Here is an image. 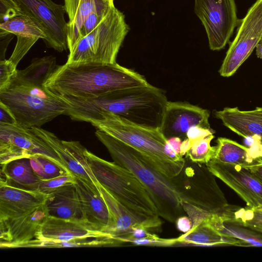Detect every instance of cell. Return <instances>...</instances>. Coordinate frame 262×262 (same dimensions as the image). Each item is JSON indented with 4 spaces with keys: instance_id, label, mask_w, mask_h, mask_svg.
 I'll return each instance as SVG.
<instances>
[{
    "instance_id": "obj_1",
    "label": "cell",
    "mask_w": 262,
    "mask_h": 262,
    "mask_svg": "<svg viewBox=\"0 0 262 262\" xmlns=\"http://www.w3.org/2000/svg\"><path fill=\"white\" fill-rule=\"evenodd\" d=\"M69 108L66 115L89 122L112 113L144 126L159 128L168 102L163 90L150 84L108 92L93 98L61 96Z\"/></svg>"
},
{
    "instance_id": "obj_2",
    "label": "cell",
    "mask_w": 262,
    "mask_h": 262,
    "mask_svg": "<svg viewBox=\"0 0 262 262\" xmlns=\"http://www.w3.org/2000/svg\"><path fill=\"white\" fill-rule=\"evenodd\" d=\"M95 134L114 162L131 171L144 185L159 216L174 223L184 215L182 203L188 202L189 189L184 167L177 176L167 177L154 169L144 156L134 148L100 129H97Z\"/></svg>"
},
{
    "instance_id": "obj_3",
    "label": "cell",
    "mask_w": 262,
    "mask_h": 262,
    "mask_svg": "<svg viewBox=\"0 0 262 262\" xmlns=\"http://www.w3.org/2000/svg\"><path fill=\"white\" fill-rule=\"evenodd\" d=\"M148 84L143 76L117 63H66L57 65L44 86L59 96L87 98Z\"/></svg>"
},
{
    "instance_id": "obj_4",
    "label": "cell",
    "mask_w": 262,
    "mask_h": 262,
    "mask_svg": "<svg viewBox=\"0 0 262 262\" xmlns=\"http://www.w3.org/2000/svg\"><path fill=\"white\" fill-rule=\"evenodd\" d=\"M89 123L139 151L154 169L167 177L177 176L185 166V157L175 151L159 128L135 124L112 113L103 114Z\"/></svg>"
},
{
    "instance_id": "obj_5",
    "label": "cell",
    "mask_w": 262,
    "mask_h": 262,
    "mask_svg": "<svg viewBox=\"0 0 262 262\" xmlns=\"http://www.w3.org/2000/svg\"><path fill=\"white\" fill-rule=\"evenodd\" d=\"M16 73L0 90V102L10 110L18 125L26 128L41 127L58 116L66 115L69 106L61 97Z\"/></svg>"
},
{
    "instance_id": "obj_6",
    "label": "cell",
    "mask_w": 262,
    "mask_h": 262,
    "mask_svg": "<svg viewBox=\"0 0 262 262\" xmlns=\"http://www.w3.org/2000/svg\"><path fill=\"white\" fill-rule=\"evenodd\" d=\"M91 169L100 185L133 212L145 217L159 215L146 188L128 169L85 151Z\"/></svg>"
},
{
    "instance_id": "obj_7",
    "label": "cell",
    "mask_w": 262,
    "mask_h": 262,
    "mask_svg": "<svg viewBox=\"0 0 262 262\" xmlns=\"http://www.w3.org/2000/svg\"><path fill=\"white\" fill-rule=\"evenodd\" d=\"M129 31L124 15L114 7L96 28L76 43L66 63H116L118 52Z\"/></svg>"
},
{
    "instance_id": "obj_8",
    "label": "cell",
    "mask_w": 262,
    "mask_h": 262,
    "mask_svg": "<svg viewBox=\"0 0 262 262\" xmlns=\"http://www.w3.org/2000/svg\"><path fill=\"white\" fill-rule=\"evenodd\" d=\"M237 25L234 39L230 43L219 71L222 77L234 75L261 41L262 0H256Z\"/></svg>"
},
{
    "instance_id": "obj_9",
    "label": "cell",
    "mask_w": 262,
    "mask_h": 262,
    "mask_svg": "<svg viewBox=\"0 0 262 262\" xmlns=\"http://www.w3.org/2000/svg\"><path fill=\"white\" fill-rule=\"evenodd\" d=\"M194 12L204 27L210 49H224L238 23L235 1L194 0Z\"/></svg>"
},
{
    "instance_id": "obj_10",
    "label": "cell",
    "mask_w": 262,
    "mask_h": 262,
    "mask_svg": "<svg viewBox=\"0 0 262 262\" xmlns=\"http://www.w3.org/2000/svg\"><path fill=\"white\" fill-rule=\"evenodd\" d=\"M23 13L34 20L43 29L47 46L59 52L68 49L67 23L64 5L52 0H14Z\"/></svg>"
},
{
    "instance_id": "obj_11",
    "label": "cell",
    "mask_w": 262,
    "mask_h": 262,
    "mask_svg": "<svg viewBox=\"0 0 262 262\" xmlns=\"http://www.w3.org/2000/svg\"><path fill=\"white\" fill-rule=\"evenodd\" d=\"M210 112L186 102H167L159 128L169 139L177 137L182 141L187 138L189 130L195 126L212 129L209 122Z\"/></svg>"
},
{
    "instance_id": "obj_12",
    "label": "cell",
    "mask_w": 262,
    "mask_h": 262,
    "mask_svg": "<svg viewBox=\"0 0 262 262\" xmlns=\"http://www.w3.org/2000/svg\"><path fill=\"white\" fill-rule=\"evenodd\" d=\"M209 170L233 189L253 209L262 208V183L243 166L212 159L206 164Z\"/></svg>"
},
{
    "instance_id": "obj_13",
    "label": "cell",
    "mask_w": 262,
    "mask_h": 262,
    "mask_svg": "<svg viewBox=\"0 0 262 262\" xmlns=\"http://www.w3.org/2000/svg\"><path fill=\"white\" fill-rule=\"evenodd\" d=\"M29 129L55 150L70 172L99 191L100 184L86 159V148L79 141L61 140L54 134L41 127Z\"/></svg>"
},
{
    "instance_id": "obj_14",
    "label": "cell",
    "mask_w": 262,
    "mask_h": 262,
    "mask_svg": "<svg viewBox=\"0 0 262 262\" xmlns=\"http://www.w3.org/2000/svg\"><path fill=\"white\" fill-rule=\"evenodd\" d=\"M35 238L57 242L86 238H111L117 241L110 233L97 230L84 221L50 216H47L39 225Z\"/></svg>"
},
{
    "instance_id": "obj_15",
    "label": "cell",
    "mask_w": 262,
    "mask_h": 262,
    "mask_svg": "<svg viewBox=\"0 0 262 262\" xmlns=\"http://www.w3.org/2000/svg\"><path fill=\"white\" fill-rule=\"evenodd\" d=\"M47 195L13 186L1 180L0 220L13 219L29 213L43 204Z\"/></svg>"
},
{
    "instance_id": "obj_16",
    "label": "cell",
    "mask_w": 262,
    "mask_h": 262,
    "mask_svg": "<svg viewBox=\"0 0 262 262\" xmlns=\"http://www.w3.org/2000/svg\"><path fill=\"white\" fill-rule=\"evenodd\" d=\"M48 216L45 204L20 217L0 220V247L13 248L35 238L38 227Z\"/></svg>"
},
{
    "instance_id": "obj_17",
    "label": "cell",
    "mask_w": 262,
    "mask_h": 262,
    "mask_svg": "<svg viewBox=\"0 0 262 262\" xmlns=\"http://www.w3.org/2000/svg\"><path fill=\"white\" fill-rule=\"evenodd\" d=\"M74 185L79 198L83 221L101 231L111 234L113 222L100 192L85 181L76 178Z\"/></svg>"
},
{
    "instance_id": "obj_18",
    "label": "cell",
    "mask_w": 262,
    "mask_h": 262,
    "mask_svg": "<svg viewBox=\"0 0 262 262\" xmlns=\"http://www.w3.org/2000/svg\"><path fill=\"white\" fill-rule=\"evenodd\" d=\"M0 140L8 142L22 150L27 158L40 155L54 162L69 171L55 150L29 128L19 125L0 123Z\"/></svg>"
},
{
    "instance_id": "obj_19",
    "label": "cell",
    "mask_w": 262,
    "mask_h": 262,
    "mask_svg": "<svg viewBox=\"0 0 262 262\" xmlns=\"http://www.w3.org/2000/svg\"><path fill=\"white\" fill-rule=\"evenodd\" d=\"M0 33H12L17 37L14 51L8 59L10 63L16 67L20 60L39 39L45 40L46 38L44 31L39 25L32 18L24 14L0 23Z\"/></svg>"
},
{
    "instance_id": "obj_20",
    "label": "cell",
    "mask_w": 262,
    "mask_h": 262,
    "mask_svg": "<svg viewBox=\"0 0 262 262\" xmlns=\"http://www.w3.org/2000/svg\"><path fill=\"white\" fill-rule=\"evenodd\" d=\"M213 115L238 135L245 138L258 137L262 145V107L250 111L226 107L221 111H214Z\"/></svg>"
},
{
    "instance_id": "obj_21",
    "label": "cell",
    "mask_w": 262,
    "mask_h": 262,
    "mask_svg": "<svg viewBox=\"0 0 262 262\" xmlns=\"http://www.w3.org/2000/svg\"><path fill=\"white\" fill-rule=\"evenodd\" d=\"M67 22L68 49L72 51L79 39L81 28L86 18L92 13L110 10L115 7L114 0H64Z\"/></svg>"
},
{
    "instance_id": "obj_22",
    "label": "cell",
    "mask_w": 262,
    "mask_h": 262,
    "mask_svg": "<svg viewBox=\"0 0 262 262\" xmlns=\"http://www.w3.org/2000/svg\"><path fill=\"white\" fill-rule=\"evenodd\" d=\"M205 221L222 235L237 241L238 246L262 247V233L223 212L212 214Z\"/></svg>"
},
{
    "instance_id": "obj_23",
    "label": "cell",
    "mask_w": 262,
    "mask_h": 262,
    "mask_svg": "<svg viewBox=\"0 0 262 262\" xmlns=\"http://www.w3.org/2000/svg\"><path fill=\"white\" fill-rule=\"evenodd\" d=\"M44 204L48 216L83 221L78 193L74 183L63 186L48 194Z\"/></svg>"
},
{
    "instance_id": "obj_24",
    "label": "cell",
    "mask_w": 262,
    "mask_h": 262,
    "mask_svg": "<svg viewBox=\"0 0 262 262\" xmlns=\"http://www.w3.org/2000/svg\"><path fill=\"white\" fill-rule=\"evenodd\" d=\"M1 180L20 188L37 191L42 180L34 170L29 158L11 161L1 165Z\"/></svg>"
},
{
    "instance_id": "obj_25",
    "label": "cell",
    "mask_w": 262,
    "mask_h": 262,
    "mask_svg": "<svg viewBox=\"0 0 262 262\" xmlns=\"http://www.w3.org/2000/svg\"><path fill=\"white\" fill-rule=\"evenodd\" d=\"M176 238L178 244L185 245L200 246L225 245L238 246L237 241L222 235L205 221Z\"/></svg>"
},
{
    "instance_id": "obj_26",
    "label": "cell",
    "mask_w": 262,
    "mask_h": 262,
    "mask_svg": "<svg viewBox=\"0 0 262 262\" xmlns=\"http://www.w3.org/2000/svg\"><path fill=\"white\" fill-rule=\"evenodd\" d=\"M215 154L212 159L230 164L244 166L258 158L251 148L225 137H219ZM211 159V160H212Z\"/></svg>"
},
{
    "instance_id": "obj_27",
    "label": "cell",
    "mask_w": 262,
    "mask_h": 262,
    "mask_svg": "<svg viewBox=\"0 0 262 262\" xmlns=\"http://www.w3.org/2000/svg\"><path fill=\"white\" fill-rule=\"evenodd\" d=\"M57 66L56 57L52 55L35 58L28 67L21 70H17L16 74L26 80L44 85Z\"/></svg>"
},
{
    "instance_id": "obj_28",
    "label": "cell",
    "mask_w": 262,
    "mask_h": 262,
    "mask_svg": "<svg viewBox=\"0 0 262 262\" xmlns=\"http://www.w3.org/2000/svg\"><path fill=\"white\" fill-rule=\"evenodd\" d=\"M119 245L118 242L111 238L77 239L69 241H43L34 238L15 245L16 248H67L83 247H103Z\"/></svg>"
},
{
    "instance_id": "obj_29",
    "label": "cell",
    "mask_w": 262,
    "mask_h": 262,
    "mask_svg": "<svg viewBox=\"0 0 262 262\" xmlns=\"http://www.w3.org/2000/svg\"><path fill=\"white\" fill-rule=\"evenodd\" d=\"M214 132H211L192 139L190 143L185 157L193 162L207 164L213 157L216 146H211L210 143L214 138Z\"/></svg>"
},
{
    "instance_id": "obj_30",
    "label": "cell",
    "mask_w": 262,
    "mask_h": 262,
    "mask_svg": "<svg viewBox=\"0 0 262 262\" xmlns=\"http://www.w3.org/2000/svg\"><path fill=\"white\" fill-rule=\"evenodd\" d=\"M222 212L262 233V209L230 205Z\"/></svg>"
},
{
    "instance_id": "obj_31",
    "label": "cell",
    "mask_w": 262,
    "mask_h": 262,
    "mask_svg": "<svg viewBox=\"0 0 262 262\" xmlns=\"http://www.w3.org/2000/svg\"><path fill=\"white\" fill-rule=\"evenodd\" d=\"M29 158L34 170L42 180L52 179L69 173L43 156L36 155Z\"/></svg>"
},
{
    "instance_id": "obj_32",
    "label": "cell",
    "mask_w": 262,
    "mask_h": 262,
    "mask_svg": "<svg viewBox=\"0 0 262 262\" xmlns=\"http://www.w3.org/2000/svg\"><path fill=\"white\" fill-rule=\"evenodd\" d=\"M76 178L71 173H66L52 179L41 180L38 185L37 191L48 195L63 186L74 183Z\"/></svg>"
},
{
    "instance_id": "obj_33",
    "label": "cell",
    "mask_w": 262,
    "mask_h": 262,
    "mask_svg": "<svg viewBox=\"0 0 262 262\" xmlns=\"http://www.w3.org/2000/svg\"><path fill=\"white\" fill-rule=\"evenodd\" d=\"M111 10H104L91 13L83 24L79 33V40L96 28Z\"/></svg>"
},
{
    "instance_id": "obj_34",
    "label": "cell",
    "mask_w": 262,
    "mask_h": 262,
    "mask_svg": "<svg viewBox=\"0 0 262 262\" xmlns=\"http://www.w3.org/2000/svg\"><path fill=\"white\" fill-rule=\"evenodd\" d=\"M21 14L23 12L14 0H0V23Z\"/></svg>"
},
{
    "instance_id": "obj_35",
    "label": "cell",
    "mask_w": 262,
    "mask_h": 262,
    "mask_svg": "<svg viewBox=\"0 0 262 262\" xmlns=\"http://www.w3.org/2000/svg\"><path fill=\"white\" fill-rule=\"evenodd\" d=\"M17 70L8 59L0 60V90L8 84Z\"/></svg>"
},
{
    "instance_id": "obj_36",
    "label": "cell",
    "mask_w": 262,
    "mask_h": 262,
    "mask_svg": "<svg viewBox=\"0 0 262 262\" xmlns=\"http://www.w3.org/2000/svg\"><path fill=\"white\" fill-rule=\"evenodd\" d=\"M0 123L10 125H17V122L10 110L2 102H0Z\"/></svg>"
},
{
    "instance_id": "obj_37",
    "label": "cell",
    "mask_w": 262,
    "mask_h": 262,
    "mask_svg": "<svg viewBox=\"0 0 262 262\" xmlns=\"http://www.w3.org/2000/svg\"><path fill=\"white\" fill-rule=\"evenodd\" d=\"M243 166L249 170L262 183V158H256L251 163Z\"/></svg>"
},
{
    "instance_id": "obj_38",
    "label": "cell",
    "mask_w": 262,
    "mask_h": 262,
    "mask_svg": "<svg viewBox=\"0 0 262 262\" xmlns=\"http://www.w3.org/2000/svg\"><path fill=\"white\" fill-rule=\"evenodd\" d=\"M13 38L12 33H0V59L1 60L6 59L5 55L7 48L11 40Z\"/></svg>"
},
{
    "instance_id": "obj_39",
    "label": "cell",
    "mask_w": 262,
    "mask_h": 262,
    "mask_svg": "<svg viewBox=\"0 0 262 262\" xmlns=\"http://www.w3.org/2000/svg\"><path fill=\"white\" fill-rule=\"evenodd\" d=\"M178 229L184 233L190 231L192 228V222L187 216H182L179 217L176 222Z\"/></svg>"
},
{
    "instance_id": "obj_40",
    "label": "cell",
    "mask_w": 262,
    "mask_h": 262,
    "mask_svg": "<svg viewBox=\"0 0 262 262\" xmlns=\"http://www.w3.org/2000/svg\"><path fill=\"white\" fill-rule=\"evenodd\" d=\"M256 55L259 58L262 59V41H260L256 47Z\"/></svg>"
},
{
    "instance_id": "obj_41",
    "label": "cell",
    "mask_w": 262,
    "mask_h": 262,
    "mask_svg": "<svg viewBox=\"0 0 262 262\" xmlns=\"http://www.w3.org/2000/svg\"><path fill=\"white\" fill-rule=\"evenodd\" d=\"M262 41V37H261V41Z\"/></svg>"
},
{
    "instance_id": "obj_42",
    "label": "cell",
    "mask_w": 262,
    "mask_h": 262,
    "mask_svg": "<svg viewBox=\"0 0 262 262\" xmlns=\"http://www.w3.org/2000/svg\"><path fill=\"white\" fill-rule=\"evenodd\" d=\"M259 209H262V208H259Z\"/></svg>"
}]
</instances>
